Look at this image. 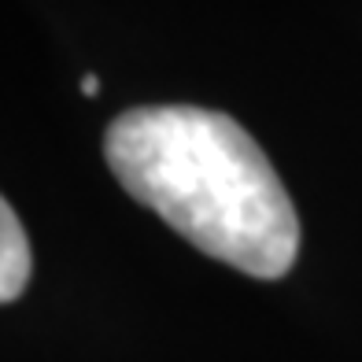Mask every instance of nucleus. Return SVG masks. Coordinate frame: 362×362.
<instances>
[{
    "label": "nucleus",
    "instance_id": "1",
    "mask_svg": "<svg viewBox=\"0 0 362 362\" xmlns=\"http://www.w3.org/2000/svg\"><path fill=\"white\" fill-rule=\"evenodd\" d=\"M104 156L137 204L204 255L259 281L285 277L300 252V218L270 159L222 111L159 104L119 115Z\"/></svg>",
    "mask_w": 362,
    "mask_h": 362
},
{
    "label": "nucleus",
    "instance_id": "3",
    "mask_svg": "<svg viewBox=\"0 0 362 362\" xmlns=\"http://www.w3.org/2000/svg\"><path fill=\"white\" fill-rule=\"evenodd\" d=\"M81 93H86V96H96V93H100V78H96V74H86V78H81Z\"/></svg>",
    "mask_w": 362,
    "mask_h": 362
},
{
    "label": "nucleus",
    "instance_id": "2",
    "mask_svg": "<svg viewBox=\"0 0 362 362\" xmlns=\"http://www.w3.org/2000/svg\"><path fill=\"white\" fill-rule=\"evenodd\" d=\"M30 281V240L19 215L0 196V303H11L23 296Z\"/></svg>",
    "mask_w": 362,
    "mask_h": 362
}]
</instances>
